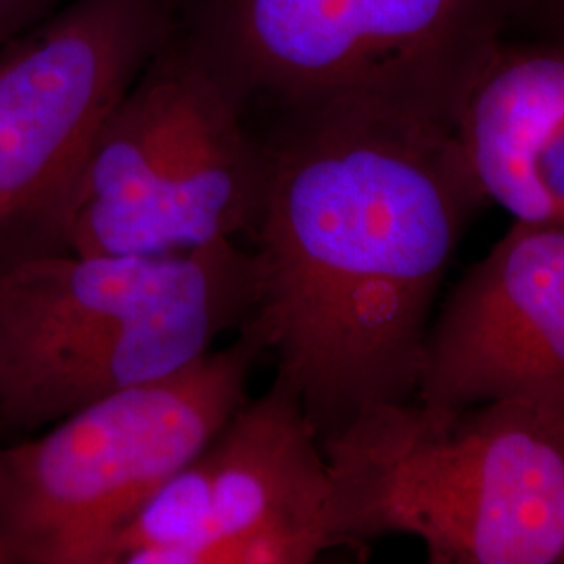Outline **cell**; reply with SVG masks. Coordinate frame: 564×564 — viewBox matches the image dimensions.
Wrapping results in <instances>:
<instances>
[{"instance_id": "cell-1", "label": "cell", "mask_w": 564, "mask_h": 564, "mask_svg": "<svg viewBox=\"0 0 564 564\" xmlns=\"http://www.w3.org/2000/svg\"><path fill=\"white\" fill-rule=\"evenodd\" d=\"M464 88L389 76L270 105L256 300L239 330L321 444L416 395L440 286L487 205L458 141Z\"/></svg>"}, {"instance_id": "cell-2", "label": "cell", "mask_w": 564, "mask_h": 564, "mask_svg": "<svg viewBox=\"0 0 564 564\" xmlns=\"http://www.w3.org/2000/svg\"><path fill=\"white\" fill-rule=\"evenodd\" d=\"M323 452L333 547L410 535L433 564H564L563 403H377Z\"/></svg>"}, {"instance_id": "cell-3", "label": "cell", "mask_w": 564, "mask_h": 564, "mask_svg": "<svg viewBox=\"0 0 564 564\" xmlns=\"http://www.w3.org/2000/svg\"><path fill=\"white\" fill-rule=\"evenodd\" d=\"M256 300L253 253H36L0 268V424L51 426L202 360Z\"/></svg>"}, {"instance_id": "cell-4", "label": "cell", "mask_w": 564, "mask_h": 564, "mask_svg": "<svg viewBox=\"0 0 564 564\" xmlns=\"http://www.w3.org/2000/svg\"><path fill=\"white\" fill-rule=\"evenodd\" d=\"M249 101L176 18L93 142L63 247L82 256H174L247 232L262 214L268 153Z\"/></svg>"}, {"instance_id": "cell-5", "label": "cell", "mask_w": 564, "mask_h": 564, "mask_svg": "<svg viewBox=\"0 0 564 564\" xmlns=\"http://www.w3.org/2000/svg\"><path fill=\"white\" fill-rule=\"evenodd\" d=\"M260 358L239 330L178 372L88 403L36 440L0 445L9 564H105L134 512L249 398Z\"/></svg>"}, {"instance_id": "cell-6", "label": "cell", "mask_w": 564, "mask_h": 564, "mask_svg": "<svg viewBox=\"0 0 564 564\" xmlns=\"http://www.w3.org/2000/svg\"><path fill=\"white\" fill-rule=\"evenodd\" d=\"M176 18L178 0H67L0 51V241L15 247L9 260L65 251L84 160Z\"/></svg>"}, {"instance_id": "cell-7", "label": "cell", "mask_w": 564, "mask_h": 564, "mask_svg": "<svg viewBox=\"0 0 564 564\" xmlns=\"http://www.w3.org/2000/svg\"><path fill=\"white\" fill-rule=\"evenodd\" d=\"M523 0H178L247 101H297L389 76L466 86Z\"/></svg>"}, {"instance_id": "cell-8", "label": "cell", "mask_w": 564, "mask_h": 564, "mask_svg": "<svg viewBox=\"0 0 564 564\" xmlns=\"http://www.w3.org/2000/svg\"><path fill=\"white\" fill-rule=\"evenodd\" d=\"M326 550L323 444L297 395L272 383L134 512L105 564H307Z\"/></svg>"}, {"instance_id": "cell-9", "label": "cell", "mask_w": 564, "mask_h": 564, "mask_svg": "<svg viewBox=\"0 0 564 564\" xmlns=\"http://www.w3.org/2000/svg\"><path fill=\"white\" fill-rule=\"evenodd\" d=\"M414 398L564 405V224L514 220L464 274L433 314Z\"/></svg>"}, {"instance_id": "cell-10", "label": "cell", "mask_w": 564, "mask_h": 564, "mask_svg": "<svg viewBox=\"0 0 564 564\" xmlns=\"http://www.w3.org/2000/svg\"><path fill=\"white\" fill-rule=\"evenodd\" d=\"M456 128L485 202L512 220L564 224V34L496 42L464 88Z\"/></svg>"}, {"instance_id": "cell-11", "label": "cell", "mask_w": 564, "mask_h": 564, "mask_svg": "<svg viewBox=\"0 0 564 564\" xmlns=\"http://www.w3.org/2000/svg\"><path fill=\"white\" fill-rule=\"evenodd\" d=\"M65 2L67 0H0V51Z\"/></svg>"}, {"instance_id": "cell-12", "label": "cell", "mask_w": 564, "mask_h": 564, "mask_svg": "<svg viewBox=\"0 0 564 564\" xmlns=\"http://www.w3.org/2000/svg\"><path fill=\"white\" fill-rule=\"evenodd\" d=\"M523 20L531 21L535 32L564 34V0H523Z\"/></svg>"}, {"instance_id": "cell-13", "label": "cell", "mask_w": 564, "mask_h": 564, "mask_svg": "<svg viewBox=\"0 0 564 564\" xmlns=\"http://www.w3.org/2000/svg\"><path fill=\"white\" fill-rule=\"evenodd\" d=\"M0 564H9V556H7V550L2 542H0Z\"/></svg>"}]
</instances>
